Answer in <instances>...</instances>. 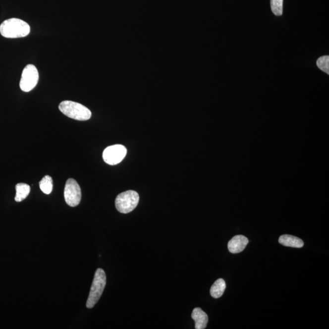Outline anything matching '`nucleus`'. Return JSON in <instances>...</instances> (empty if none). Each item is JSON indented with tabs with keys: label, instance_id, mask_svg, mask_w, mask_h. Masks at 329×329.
I'll use <instances>...</instances> for the list:
<instances>
[{
	"label": "nucleus",
	"instance_id": "nucleus-1",
	"mask_svg": "<svg viewBox=\"0 0 329 329\" xmlns=\"http://www.w3.org/2000/svg\"><path fill=\"white\" fill-rule=\"evenodd\" d=\"M30 33L29 24L19 18H12L4 21L0 25V34L4 38H24Z\"/></svg>",
	"mask_w": 329,
	"mask_h": 329
},
{
	"label": "nucleus",
	"instance_id": "nucleus-2",
	"mask_svg": "<svg viewBox=\"0 0 329 329\" xmlns=\"http://www.w3.org/2000/svg\"><path fill=\"white\" fill-rule=\"evenodd\" d=\"M59 109L61 112L74 120L86 121L91 118V111L80 103L63 101L59 105Z\"/></svg>",
	"mask_w": 329,
	"mask_h": 329
},
{
	"label": "nucleus",
	"instance_id": "nucleus-3",
	"mask_svg": "<svg viewBox=\"0 0 329 329\" xmlns=\"http://www.w3.org/2000/svg\"><path fill=\"white\" fill-rule=\"evenodd\" d=\"M106 285V275L105 271L98 269L95 273L89 298L87 301L86 306L88 309H92L97 304L102 295Z\"/></svg>",
	"mask_w": 329,
	"mask_h": 329
},
{
	"label": "nucleus",
	"instance_id": "nucleus-4",
	"mask_svg": "<svg viewBox=\"0 0 329 329\" xmlns=\"http://www.w3.org/2000/svg\"><path fill=\"white\" fill-rule=\"evenodd\" d=\"M139 202V195L134 190L120 193L115 199V207L121 214H128L134 211Z\"/></svg>",
	"mask_w": 329,
	"mask_h": 329
},
{
	"label": "nucleus",
	"instance_id": "nucleus-5",
	"mask_svg": "<svg viewBox=\"0 0 329 329\" xmlns=\"http://www.w3.org/2000/svg\"><path fill=\"white\" fill-rule=\"evenodd\" d=\"M39 75L38 69L34 65L29 64L24 68L20 82L22 91L30 92L35 88L38 83Z\"/></svg>",
	"mask_w": 329,
	"mask_h": 329
},
{
	"label": "nucleus",
	"instance_id": "nucleus-6",
	"mask_svg": "<svg viewBox=\"0 0 329 329\" xmlns=\"http://www.w3.org/2000/svg\"><path fill=\"white\" fill-rule=\"evenodd\" d=\"M127 150L121 145H114L106 148L103 153V160L110 165L120 163L126 157Z\"/></svg>",
	"mask_w": 329,
	"mask_h": 329
},
{
	"label": "nucleus",
	"instance_id": "nucleus-7",
	"mask_svg": "<svg viewBox=\"0 0 329 329\" xmlns=\"http://www.w3.org/2000/svg\"><path fill=\"white\" fill-rule=\"evenodd\" d=\"M64 198L65 202L71 207H76L80 203L81 200V188L75 179H69L66 182Z\"/></svg>",
	"mask_w": 329,
	"mask_h": 329
},
{
	"label": "nucleus",
	"instance_id": "nucleus-8",
	"mask_svg": "<svg viewBox=\"0 0 329 329\" xmlns=\"http://www.w3.org/2000/svg\"><path fill=\"white\" fill-rule=\"evenodd\" d=\"M248 243L249 240L245 236H235L228 243V249L232 254L239 253L245 249Z\"/></svg>",
	"mask_w": 329,
	"mask_h": 329
},
{
	"label": "nucleus",
	"instance_id": "nucleus-9",
	"mask_svg": "<svg viewBox=\"0 0 329 329\" xmlns=\"http://www.w3.org/2000/svg\"><path fill=\"white\" fill-rule=\"evenodd\" d=\"M192 318L195 321L196 329L206 328L209 321L208 316L200 308H195L193 310Z\"/></svg>",
	"mask_w": 329,
	"mask_h": 329
},
{
	"label": "nucleus",
	"instance_id": "nucleus-10",
	"mask_svg": "<svg viewBox=\"0 0 329 329\" xmlns=\"http://www.w3.org/2000/svg\"><path fill=\"white\" fill-rule=\"evenodd\" d=\"M278 242L285 246L291 247V248H301L304 246V242L299 238L290 235H283L280 236Z\"/></svg>",
	"mask_w": 329,
	"mask_h": 329
},
{
	"label": "nucleus",
	"instance_id": "nucleus-11",
	"mask_svg": "<svg viewBox=\"0 0 329 329\" xmlns=\"http://www.w3.org/2000/svg\"><path fill=\"white\" fill-rule=\"evenodd\" d=\"M16 195L15 201L16 202H21L23 201L30 194L31 188L30 185L25 183H19L15 186Z\"/></svg>",
	"mask_w": 329,
	"mask_h": 329
},
{
	"label": "nucleus",
	"instance_id": "nucleus-12",
	"mask_svg": "<svg viewBox=\"0 0 329 329\" xmlns=\"http://www.w3.org/2000/svg\"><path fill=\"white\" fill-rule=\"evenodd\" d=\"M225 287H226V285H225V281L222 278H219L212 286L211 291H210L211 296L214 298H220L223 294Z\"/></svg>",
	"mask_w": 329,
	"mask_h": 329
},
{
	"label": "nucleus",
	"instance_id": "nucleus-13",
	"mask_svg": "<svg viewBox=\"0 0 329 329\" xmlns=\"http://www.w3.org/2000/svg\"><path fill=\"white\" fill-rule=\"evenodd\" d=\"M39 186L42 192L45 194L49 195L53 190V179L51 176L47 175L39 182Z\"/></svg>",
	"mask_w": 329,
	"mask_h": 329
},
{
	"label": "nucleus",
	"instance_id": "nucleus-14",
	"mask_svg": "<svg viewBox=\"0 0 329 329\" xmlns=\"http://www.w3.org/2000/svg\"><path fill=\"white\" fill-rule=\"evenodd\" d=\"M317 65L321 70L329 75V56L324 55L320 57L317 61Z\"/></svg>",
	"mask_w": 329,
	"mask_h": 329
},
{
	"label": "nucleus",
	"instance_id": "nucleus-15",
	"mask_svg": "<svg viewBox=\"0 0 329 329\" xmlns=\"http://www.w3.org/2000/svg\"><path fill=\"white\" fill-rule=\"evenodd\" d=\"M271 7L273 14L280 16L283 12V0H271Z\"/></svg>",
	"mask_w": 329,
	"mask_h": 329
}]
</instances>
